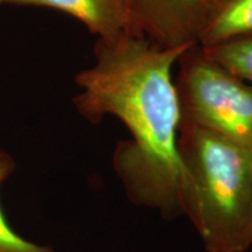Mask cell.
I'll list each match as a JSON object with an SVG mask.
<instances>
[{
    "label": "cell",
    "instance_id": "cell-1",
    "mask_svg": "<svg viewBox=\"0 0 252 252\" xmlns=\"http://www.w3.org/2000/svg\"><path fill=\"white\" fill-rule=\"evenodd\" d=\"M190 47L165 48L126 32L97 40L94 64L75 76L81 89L74 98L78 112L91 123L115 116L132 134L113 157L127 193L167 213L180 209L181 113L173 68Z\"/></svg>",
    "mask_w": 252,
    "mask_h": 252
},
{
    "label": "cell",
    "instance_id": "cell-2",
    "mask_svg": "<svg viewBox=\"0 0 252 252\" xmlns=\"http://www.w3.org/2000/svg\"><path fill=\"white\" fill-rule=\"evenodd\" d=\"M180 209L191 220L207 252L252 249L251 150L180 122Z\"/></svg>",
    "mask_w": 252,
    "mask_h": 252
},
{
    "label": "cell",
    "instance_id": "cell-3",
    "mask_svg": "<svg viewBox=\"0 0 252 252\" xmlns=\"http://www.w3.org/2000/svg\"><path fill=\"white\" fill-rule=\"evenodd\" d=\"M181 121L252 149V86L208 58L200 46L179 60Z\"/></svg>",
    "mask_w": 252,
    "mask_h": 252
},
{
    "label": "cell",
    "instance_id": "cell-4",
    "mask_svg": "<svg viewBox=\"0 0 252 252\" xmlns=\"http://www.w3.org/2000/svg\"><path fill=\"white\" fill-rule=\"evenodd\" d=\"M212 0H127L130 31L165 47L197 45Z\"/></svg>",
    "mask_w": 252,
    "mask_h": 252
},
{
    "label": "cell",
    "instance_id": "cell-5",
    "mask_svg": "<svg viewBox=\"0 0 252 252\" xmlns=\"http://www.w3.org/2000/svg\"><path fill=\"white\" fill-rule=\"evenodd\" d=\"M42 6L64 12L87 26L100 40L130 32V15L124 0H0V5Z\"/></svg>",
    "mask_w": 252,
    "mask_h": 252
},
{
    "label": "cell",
    "instance_id": "cell-6",
    "mask_svg": "<svg viewBox=\"0 0 252 252\" xmlns=\"http://www.w3.org/2000/svg\"><path fill=\"white\" fill-rule=\"evenodd\" d=\"M252 34V0H212L197 37L207 48Z\"/></svg>",
    "mask_w": 252,
    "mask_h": 252
},
{
    "label": "cell",
    "instance_id": "cell-7",
    "mask_svg": "<svg viewBox=\"0 0 252 252\" xmlns=\"http://www.w3.org/2000/svg\"><path fill=\"white\" fill-rule=\"evenodd\" d=\"M202 50L208 58L252 86V34Z\"/></svg>",
    "mask_w": 252,
    "mask_h": 252
},
{
    "label": "cell",
    "instance_id": "cell-8",
    "mask_svg": "<svg viewBox=\"0 0 252 252\" xmlns=\"http://www.w3.org/2000/svg\"><path fill=\"white\" fill-rule=\"evenodd\" d=\"M15 169L13 158L5 151H0V185L8 178ZM0 252H54L50 248L42 247L26 241L15 232L0 206Z\"/></svg>",
    "mask_w": 252,
    "mask_h": 252
},
{
    "label": "cell",
    "instance_id": "cell-9",
    "mask_svg": "<svg viewBox=\"0 0 252 252\" xmlns=\"http://www.w3.org/2000/svg\"><path fill=\"white\" fill-rule=\"evenodd\" d=\"M124 1H125V4H126V2H127V0H124Z\"/></svg>",
    "mask_w": 252,
    "mask_h": 252
},
{
    "label": "cell",
    "instance_id": "cell-10",
    "mask_svg": "<svg viewBox=\"0 0 252 252\" xmlns=\"http://www.w3.org/2000/svg\"><path fill=\"white\" fill-rule=\"evenodd\" d=\"M251 156H252V149H251Z\"/></svg>",
    "mask_w": 252,
    "mask_h": 252
}]
</instances>
